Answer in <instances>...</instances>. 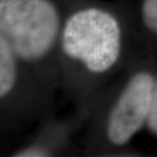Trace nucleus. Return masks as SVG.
<instances>
[{
  "instance_id": "obj_1",
  "label": "nucleus",
  "mask_w": 157,
  "mask_h": 157,
  "mask_svg": "<svg viewBox=\"0 0 157 157\" xmlns=\"http://www.w3.org/2000/svg\"><path fill=\"white\" fill-rule=\"evenodd\" d=\"M61 50L87 71L101 75L117 64L122 49V31L115 15L100 7L73 12L62 25Z\"/></svg>"
},
{
  "instance_id": "obj_2",
  "label": "nucleus",
  "mask_w": 157,
  "mask_h": 157,
  "mask_svg": "<svg viewBox=\"0 0 157 157\" xmlns=\"http://www.w3.org/2000/svg\"><path fill=\"white\" fill-rule=\"evenodd\" d=\"M62 25L51 0H0V38L24 62L47 57L60 39Z\"/></svg>"
},
{
  "instance_id": "obj_3",
  "label": "nucleus",
  "mask_w": 157,
  "mask_h": 157,
  "mask_svg": "<svg viewBox=\"0 0 157 157\" xmlns=\"http://www.w3.org/2000/svg\"><path fill=\"white\" fill-rule=\"evenodd\" d=\"M155 78L150 71H140L121 90L106 121V137L112 145H127L146 125Z\"/></svg>"
},
{
  "instance_id": "obj_4",
  "label": "nucleus",
  "mask_w": 157,
  "mask_h": 157,
  "mask_svg": "<svg viewBox=\"0 0 157 157\" xmlns=\"http://www.w3.org/2000/svg\"><path fill=\"white\" fill-rule=\"evenodd\" d=\"M17 58L9 44L0 38V97L5 99L17 82Z\"/></svg>"
},
{
  "instance_id": "obj_5",
  "label": "nucleus",
  "mask_w": 157,
  "mask_h": 157,
  "mask_svg": "<svg viewBox=\"0 0 157 157\" xmlns=\"http://www.w3.org/2000/svg\"><path fill=\"white\" fill-rule=\"evenodd\" d=\"M141 17L146 29L157 37V0H144Z\"/></svg>"
},
{
  "instance_id": "obj_6",
  "label": "nucleus",
  "mask_w": 157,
  "mask_h": 157,
  "mask_svg": "<svg viewBox=\"0 0 157 157\" xmlns=\"http://www.w3.org/2000/svg\"><path fill=\"white\" fill-rule=\"evenodd\" d=\"M146 127L153 135L157 136V78H155L154 88H153L152 98L151 103H150V109L146 122Z\"/></svg>"
},
{
  "instance_id": "obj_7",
  "label": "nucleus",
  "mask_w": 157,
  "mask_h": 157,
  "mask_svg": "<svg viewBox=\"0 0 157 157\" xmlns=\"http://www.w3.org/2000/svg\"><path fill=\"white\" fill-rule=\"evenodd\" d=\"M46 150L36 148V147H30V148H26L21 150L20 152H17V154L14 156H20V157H40V156H48Z\"/></svg>"
}]
</instances>
